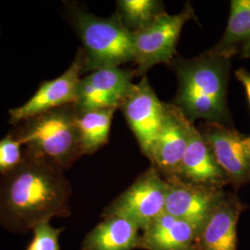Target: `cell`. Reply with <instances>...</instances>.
<instances>
[{
    "label": "cell",
    "instance_id": "obj_13",
    "mask_svg": "<svg viewBox=\"0 0 250 250\" xmlns=\"http://www.w3.org/2000/svg\"><path fill=\"white\" fill-rule=\"evenodd\" d=\"M246 208L235 194L225 192L197 233V250H237V225Z\"/></svg>",
    "mask_w": 250,
    "mask_h": 250
},
{
    "label": "cell",
    "instance_id": "obj_7",
    "mask_svg": "<svg viewBox=\"0 0 250 250\" xmlns=\"http://www.w3.org/2000/svg\"><path fill=\"white\" fill-rule=\"evenodd\" d=\"M142 154L151 149L167 114V103L160 100L146 76L134 83L120 107Z\"/></svg>",
    "mask_w": 250,
    "mask_h": 250
},
{
    "label": "cell",
    "instance_id": "obj_15",
    "mask_svg": "<svg viewBox=\"0 0 250 250\" xmlns=\"http://www.w3.org/2000/svg\"><path fill=\"white\" fill-rule=\"evenodd\" d=\"M197 229L166 212L141 232L139 250H197Z\"/></svg>",
    "mask_w": 250,
    "mask_h": 250
},
{
    "label": "cell",
    "instance_id": "obj_11",
    "mask_svg": "<svg viewBox=\"0 0 250 250\" xmlns=\"http://www.w3.org/2000/svg\"><path fill=\"white\" fill-rule=\"evenodd\" d=\"M190 122L178 107L167 103V114L146 156L164 179L177 176L188 148Z\"/></svg>",
    "mask_w": 250,
    "mask_h": 250
},
{
    "label": "cell",
    "instance_id": "obj_17",
    "mask_svg": "<svg viewBox=\"0 0 250 250\" xmlns=\"http://www.w3.org/2000/svg\"><path fill=\"white\" fill-rule=\"evenodd\" d=\"M250 44V0H232L224 35L208 53L232 59Z\"/></svg>",
    "mask_w": 250,
    "mask_h": 250
},
{
    "label": "cell",
    "instance_id": "obj_24",
    "mask_svg": "<svg viewBox=\"0 0 250 250\" xmlns=\"http://www.w3.org/2000/svg\"><path fill=\"white\" fill-rule=\"evenodd\" d=\"M242 58H247V59H250V49H246V50H243L241 53Z\"/></svg>",
    "mask_w": 250,
    "mask_h": 250
},
{
    "label": "cell",
    "instance_id": "obj_5",
    "mask_svg": "<svg viewBox=\"0 0 250 250\" xmlns=\"http://www.w3.org/2000/svg\"><path fill=\"white\" fill-rule=\"evenodd\" d=\"M194 18V9L188 3L178 14L170 15L165 11L147 26L133 33L134 75L143 77L158 64L170 65L175 59L183 28Z\"/></svg>",
    "mask_w": 250,
    "mask_h": 250
},
{
    "label": "cell",
    "instance_id": "obj_23",
    "mask_svg": "<svg viewBox=\"0 0 250 250\" xmlns=\"http://www.w3.org/2000/svg\"><path fill=\"white\" fill-rule=\"evenodd\" d=\"M245 145H246V147H247V151L249 154V157L250 159V136H246L245 137Z\"/></svg>",
    "mask_w": 250,
    "mask_h": 250
},
{
    "label": "cell",
    "instance_id": "obj_8",
    "mask_svg": "<svg viewBox=\"0 0 250 250\" xmlns=\"http://www.w3.org/2000/svg\"><path fill=\"white\" fill-rule=\"evenodd\" d=\"M83 72V58L80 48L71 66L61 76L43 82L34 96L23 105L9 110V123L18 125L49 110L75 104Z\"/></svg>",
    "mask_w": 250,
    "mask_h": 250
},
{
    "label": "cell",
    "instance_id": "obj_4",
    "mask_svg": "<svg viewBox=\"0 0 250 250\" xmlns=\"http://www.w3.org/2000/svg\"><path fill=\"white\" fill-rule=\"evenodd\" d=\"M68 11L83 45V72L134 62L133 33L125 28L116 13L102 18L75 5H71Z\"/></svg>",
    "mask_w": 250,
    "mask_h": 250
},
{
    "label": "cell",
    "instance_id": "obj_1",
    "mask_svg": "<svg viewBox=\"0 0 250 250\" xmlns=\"http://www.w3.org/2000/svg\"><path fill=\"white\" fill-rule=\"evenodd\" d=\"M71 196L64 170L24 153L17 169L0 176V225L24 234L41 222L69 217Z\"/></svg>",
    "mask_w": 250,
    "mask_h": 250
},
{
    "label": "cell",
    "instance_id": "obj_19",
    "mask_svg": "<svg viewBox=\"0 0 250 250\" xmlns=\"http://www.w3.org/2000/svg\"><path fill=\"white\" fill-rule=\"evenodd\" d=\"M163 12L164 4L158 0L117 1V16L131 33L147 26Z\"/></svg>",
    "mask_w": 250,
    "mask_h": 250
},
{
    "label": "cell",
    "instance_id": "obj_9",
    "mask_svg": "<svg viewBox=\"0 0 250 250\" xmlns=\"http://www.w3.org/2000/svg\"><path fill=\"white\" fill-rule=\"evenodd\" d=\"M165 180L167 182L165 212L188 222L199 232L224 197V188L190 183L178 176Z\"/></svg>",
    "mask_w": 250,
    "mask_h": 250
},
{
    "label": "cell",
    "instance_id": "obj_16",
    "mask_svg": "<svg viewBox=\"0 0 250 250\" xmlns=\"http://www.w3.org/2000/svg\"><path fill=\"white\" fill-rule=\"evenodd\" d=\"M102 219L85 235L81 250H139L141 230L135 224L118 216Z\"/></svg>",
    "mask_w": 250,
    "mask_h": 250
},
{
    "label": "cell",
    "instance_id": "obj_2",
    "mask_svg": "<svg viewBox=\"0 0 250 250\" xmlns=\"http://www.w3.org/2000/svg\"><path fill=\"white\" fill-rule=\"evenodd\" d=\"M170 66L178 81L172 104L190 122L232 125L227 104L231 59L206 51L195 58H175Z\"/></svg>",
    "mask_w": 250,
    "mask_h": 250
},
{
    "label": "cell",
    "instance_id": "obj_10",
    "mask_svg": "<svg viewBox=\"0 0 250 250\" xmlns=\"http://www.w3.org/2000/svg\"><path fill=\"white\" fill-rule=\"evenodd\" d=\"M213 152L219 166L235 189L250 184V159L245 145L246 135L237 132L232 125L204 122L199 126Z\"/></svg>",
    "mask_w": 250,
    "mask_h": 250
},
{
    "label": "cell",
    "instance_id": "obj_14",
    "mask_svg": "<svg viewBox=\"0 0 250 250\" xmlns=\"http://www.w3.org/2000/svg\"><path fill=\"white\" fill-rule=\"evenodd\" d=\"M177 176L190 183L210 187L224 188L230 185L210 146L193 123L189 125L188 148Z\"/></svg>",
    "mask_w": 250,
    "mask_h": 250
},
{
    "label": "cell",
    "instance_id": "obj_6",
    "mask_svg": "<svg viewBox=\"0 0 250 250\" xmlns=\"http://www.w3.org/2000/svg\"><path fill=\"white\" fill-rule=\"evenodd\" d=\"M167 182L150 166L106 207L101 217L118 216L135 224L141 232L165 213Z\"/></svg>",
    "mask_w": 250,
    "mask_h": 250
},
{
    "label": "cell",
    "instance_id": "obj_22",
    "mask_svg": "<svg viewBox=\"0 0 250 250\" xmlns=\"http://www.w3.org/2000/svg\"><path fill=\"white\" fill-rule=\"evenodd\" d=\"M235 76L245 88L250 105V72L244 68H240L235 71Z\"/></svg>",
    "mask_w": 250,
    "mask_h": 250
},
{
    "label": "cell",
    "instance_id": "obj_12",
    "mask_svg": "<svg viewBox=\"0 0 250 250\" xmlns=\"http://www.w3.org/2000/svg\"><path fill=\"white\" fill-rule=\"evenodd\" d=\"M134 70L121 67L90 72L81 80L74 105L79 110L120 108L134 84Z\"/></svg>",
    "mask_w": 250,
    "mask_h": 250
},
{
    "label": "cell",
    "instance_id": "obj_18",
    "mask_svg": "<svg viewBox=\"0 0 250 250\" xmlns=\"http://www.w3.org/2000/svg\"><path fill=\"white\" fill-rule=\"evenodd\" d=\"M114 108L77 109L76 124L83 155H91L108 143Z\"/></svg>",
    "mask_w": 250,
    "mask_h": 250
},
{
    "label": "cell",
    "instance_id": "obj_21",
    "mask_svg": "<svg viewBox=\"0 0 250 250\" xmlns=\"http://www.w3.org/2000/svg\"><path fill=\"white\" fill-rule=\"evenodd\" d=\"M24 159L21 144L11 134L0 140V174L4 175L17 169Z\"/></svg>",
    "mask_w": 250,
    "mask_h": 250
},
{
    "label": "cell",
    "instance_id": "obj_3",
    "mask_svg": "<svg viewBox=\"0 0 250 250\" xmlns=\"http://www.w3.org/2000/svg\"><path fill=\"white\" fill-rule=\"evenodd\" d=\"M74 104L49 110L17 125L10 134L16 137L24 153L68 170L83 156Z\"/></svg>",
    "mask_w": 250,
    "mask_h": 250
},
{
    "label": "cell",
    "instance_id": "obj_20",
    "mask_svg": "<svg viewBox=\"0 0 250 250\" xmlns=\"http://www.w3.org/2000/svg\"><path fill=\"white\" fill-rule=\"evenodd\" d=\"M49 222H41L33 228V237L25 250H61L60 236L64 228H55Z\"/></svg>",
    "mask_w": 250,
    "mask_h": 250
}]
</instances>
